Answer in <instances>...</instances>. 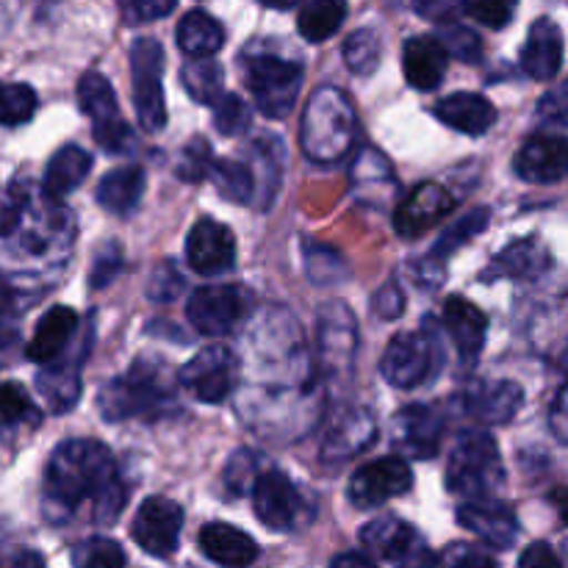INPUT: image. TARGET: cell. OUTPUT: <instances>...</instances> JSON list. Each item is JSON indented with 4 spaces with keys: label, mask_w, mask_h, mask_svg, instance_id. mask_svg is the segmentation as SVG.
Segmentation results:
<instances>
[{
    "label": "cell",
    "mask_w": 568,
    "mask_h": 568,
    "mask_svg": "<svg viewBox=\"0 0 568 568\" xmlns=\"http://www.w3.org/2000/svg\"><path fill=\"white\" fill-rule=\"evenodd\" d=\"M128 499L120 469L105 444L70 438L53 449L44 469L42 505L53 525H67L81 508H92V521L114 525Z\"/></svg>",
    "instance_id": "obj_1"
},
{
    "label": "cell",
    "mask_w": 568,
    "mask_h": 568,
    "mask_svg": "<svg viewBox=\"0 0 568 568\" xmlns=\"http://www.w3.org/2000/svg\"><path fill=\"white\" fill-rule=\"evenodd\" d=\"M358 136V114L347 94L333 83H322L308 94L300 122V148L314 164H336L353 150Z\"/></svg>",
    "instance_id": "obj_2"
},
{
    "label": "cell",
    "mask_w": 568,
    "mask_h": 568,
    "mask_svg": "<svg viewBox=\"0 0 568 568\" xmlns=\"http://www.w3.org/2000/svg\"><path fill=\"white\" fill-rule=\"evenodd\" d=\"M172 403H175V386L155 358L133 361L131 369L105 383L98 397V408L105 422H125L136 416L155 419L166 414Z\"/></svg>",
    "instance_id": "obj_3"
},
{
    "label": "cell",
    "mask_w": 568,
    "mask_h": 568,
    "mask_svg": "<svg viewBox=\"0 0 568 568\" xmlns=\"http://www.w3.org/2000/svg\"><path fill=\"white\" fill-rule=\"evenodd\" d=\"M242 75L244 87L253 94L255 109L270 120H286L297 105L305 67L297 59L255 44L242 55Z\"/></svg>",
    "instance_id": "obj_4"
},
{
    "label": "cell",
    "mask_w": 568,
    "mask_h": 568,
    "mask_svg": "<svg viewBox=\"0 0 568 568\" xmlns=\"http://www.w3.org/2000/svg\"><path fill=\"white\" fill-rule=\"evenodd\" d=\"M505 466L497 442L471 430L455 442L447 460V488L464 499H491L503 488Z\"/></svg>",
    "instance_id": "obj_5"
},
{
    "label": "cell",
    "mask_w": 568,
    "mask_h": 568,
    "mask_svg": "<svg viewBox=\"0 0 568 568\" xmlns=\"http://www.w3.org/2000/svg\"><path fill=\"white\" fill-rule=\"evenodd\" d=\"M131 78H133V109L139 125L150 133H159L166 125V100L161 78H164V48L159 39L139 37L131 44Z\"/></svg>",
    "instance_id": "obj_6"
},
{
    "label": "cell",
    "mask_w": 568,
    "mask_h": 568,
    "mask_svg": "<svg viewBox=\"0 0 568 568\" xmlns=\"http://www.w3.org/2000/svg\"><path fill=\"white\" fill-rule=\"evenodd\" d=\"M253 510L261 525L272 532H292L311 519V505L292 477L281 469H266L253 483Z\"/></svg>",
    "instance_id": "obj_7"
},
{
    "label": "cell",
    "mask_w": 568,
    "mask_h": 568,
    "mask_svg": "<svg viewBox=\"0 0 568 568\" xmlns=\"http://www.w3.org/2000/svg\"><path fill=\"white\" fill-rule=\"evenodd\" d=\"M436 358L438 338L425 322V331H403L388 342L381 358V375L394 388H416L436 372Z\"/></svg>",
    "instance_id": "obj_8"
},
{
    "label": "cell",
    "mask_w": 568,
    "mask_h": 568,
    "mask_svg": "<svg viewBox=\"0 0 568 568\" xmlns=\"http://www.w3.org/2000/svg\"><path fill=\"white\" fill-rule=\"evenodd\" d=\"M236 375H239V358L233 355L231 347H205L178 372V381L181 386L192 394L194 399L205 405H220L236 388Z\"/></svg>",
    "instance_id": "obj_9"
},
{
    "label": "cell",
    "mask_w": 568,
    "mask_h": 568,
    "mask_svg": "<svg viewBox=\"0 0 568 568\" xmlns=\"http://www.w3.org/2000/svg\"><path fill=\"white\" fill-rule=\"evenodd\" d=\"M358 353V322L344 303H327L320 311V372L342 381L353 372Z\"/></svg>",
    "instance_id": "obj_10"
},
{
    "label": "cell",
    "mask_w": 568,
    "mask_h": 568,
    "mask_svg": "<svg viewBox=\"0 0 568 568\" xmlns=\"http://www.w3.org/2000/svg\"><path fill=\"white\" fill-rule=\"evenodd\" d=\"M414 488V471L399 455H386V458L369 460L349 477L347 497L355 508L369 510L381 508L388 499L403 497Z\"/></svg>",
    "instance_id": "obj_11"
},
{
    "label": "cell",
    "mask_w": 568,
    "mask_h": 568,
    "mask_svg": "<svg viewBox=\"0 0 568 568\" xmlns=\"http://www.w3.org/2000/svg\"><path fill=\"white\" fill-rule=\"evenodd\" d=\"M183 530V508L166 497H148L131 521V536L150 558H170L178 552Z\"/></svg>",
    "instance_id": "obj_12"
},
{
    "label": "cell",
    "mask_w": 568,
    "mask_h": 568,
    "mask_svg": "<svg viewBox=\"0 0 568 568\" xmlns=\"http://www.w3.org/2000/svg\"><path fill=\"white\" fill-rule=\"evenodd\" d=\"M250 297L239 286H203L186 303V320L200 336H227L242 322Z\"/></svg>",
    "instance_id": "obj_13"
},
{
    "label": "cell",
    "mask_w": 568,
    "mask_h": 568,
    "mask_svg": "<svg viewBox=\"0 0 568 568\" xmlns=\"http://www.w3.org/2000/svg\"><path fill=\"white\" fill-rule=\"evenodd\" d=\"M186 261L197 275L214 277L236 264V239L216 220H197L186 239Z\"/></svg>",
    "instance_id": "obj_14"
},
{
    "label": "cell",
    "mask_w": 568,
    "mask_h": 568,
    "mask_svg": "<svg viewBox=\"0 0 568 568\" xmlns=\"http://www.w3.org/2000/svg\"><path fill=\"white\" fill-rule=\"evenodd\" d=\"M444 436V422L430 405H408L397 414L392 427V442L399 455L410 460H430L438 455Z\"/></svg>",
    "instance_id": "obj_15"
},
{
    "label": "cell",
    "mask_w": 568,
    "mask_h": 568,
    "mask_svg": "<svg viewBox=\"0 0 568 568\" xmlns=\"http://www.w3.org/2000/svg\"><path fill=\"white\" fill-rule=\"evenodd\" d=\"M458 525L494 549H510L519 541V519L514 510L494 499H469L458 508Z\"/></svg>",
    "instance_id": "obj_16"
},
{
    "label": "cell",
    "mask_w": 568,
    "mask_h": 568,
    "mask_svg": "<svg viewBox=\"0 0 568 568\" xmlns=\"http://www.w3.org/2000/svg\"><path fill=\"white\" fill-rule=\"evenodd\" d=\"M455 209V197L438 183L425 181L397 205L394 214V231L403 239H419L422 233L430 231L442 216Z\"/></svg>",
    "instance_id": "obj_17"
},
{
    "label": "cell",
    "mask_w": 568,
    "mask_h": 568,
    "mask_svg": "<svg viewBox=\"0 0 568 568\" xmlns=\"http://www.w3.org/2000/svg\"><path fill=\"white\" fill-rule=\"evenodd\" d=\"M377 436V422L369 410L364 408H347L333 419L327 427L325 442H322V460L325 464H344V460L355 458L364 453L366 447L375 444Z\"/></svg>",
    "instance_id": "obj_18"
},
{
    "label": "cell",
    "mask_w": 568,
    "mask_h": 568,
    "mask_svg": "<svg viewBox=\"0 0 568 568\" xmlns=\"http://www.w3.org/2000/svg\"><path fill=\"white\" fill-rule=\"evenodd\" d=\"M488 222H491V211L475 209V211H469L466 216H460L455 225H449L447 231L442 233V239L433 244L430 253H427L425 258L419 261V266H416V275L425 281V286H430V288L442 286L444 266H447L449 255L458 253V250L466 247V244H469L477 233L486 231Z\"/></svg>",
    "instance_id": "obj_19"
},
{
    "label": "cell",
    "mask_w": 568,
    "mask_h": 568,
    "mask_svg": "<svg viewBox=\"0 0 568 568\" xmlns=\"http://www.w3.org/2000/svg\"><path fill=\"white\" fill-rule=\"evenodd\" d=\"M514 170L527 183H558L566 175V136L538 133L527 139L514 159Z\"/></svg>",
    "instance_id": "obj_20"
},
{
    "label": "cell",
    "mask_w": 568,
    "mask_h": 568,
    "mask_svg": "<svg viewBox=\"0 0 568 568\" xmlns=\"http://www.w3.org/2000/svg\"><path fill=\"white\" fill-rule=\"evenodd\" d=\"M525 405V388L514 381H483L466 392L464 408L480 425H508Z\"/></svg>",
    "instance_id": "obj_21"
},
{
    "label": "cell",
    "mask_w": 568,
    "mask_h": 568,
    "mask_svg": "<svg viewBox=\"0 0 568 568\" xmlns=\"http://www.w3.org/2000/svg\"><path fill=\"white\" fill-rule=\"evenodd\" d=\"M549 266H552V255L538 239H516L503 253L494 255L480 281H532V277H541Z\"/></svg>",
    "instance_id": "obj_22"
},
{
    "label": "cell",
    "mask_w": 568,
    "mask_h": 568,
    "mask_svg": "<svg viewBox=\"0 0 568 568\" xmlns=\"http://www.w3.org/2000/svg\"><path fill=\"white\" fill-rule=\"evenodd\" d=\"M564 67V31L555 20L541 17L530 26L521 48V70L536 81H555Z\"/></svg>",
    "instance_id": "obj_23"
},
{
    "label": "cell",
    "mask_w": 568,
    "mask_h": 568,
    "mask_svg": "<svg viewBox=\"0 0 568 568\" xmlns=\"http://www.w3.org/2000/svg\"><path fill=\"white\" fill-rule=\"evenodd\" d=\"M449 55L438 37L433 33H422V37H410L403 48V72L408 87L416 92H433L442 87L444 75H447Z\"/></svg>",
    "instance_id": "obj_24"
},
{
    "label": "cell",
    "mask_w": 568,
    "mask_h": 568,
    "mask_svg": "<svg viewBox=\"0 0 568 568\" xmlns=\"http://www.w3.org/2000/svg\"><path fill=\"white\" fill-rule=\"evenodd\" d=\"M444 325L466 366H475L486 347L488 316L466 297H449L444 305Z\"/></svg>",
    "instance_id": "obj_25"
},
{
    "label": "cell",
    "mask_w": 568,
    "mask_h": 568,
    "mask_svg": "<svg viewBox=\"0 0 568 568\" xmlns=\"http://www.w3.org/2000/svg\"><path fill=\"white\" fill-rule=\"evenodd\" d=\"M200 549L209 560L225 568H247L258 560L261 549L253 538L239 527L225 525V521H211L197 536Z\"/></svg>",
    "instance_id": "obj_26"
},
{
    "label": "cell",
    "mask_w": 568,
    "mask_h": 568,
    "mask_svg": "<svg viewBox=\"0 0 568 568\" xmlns=\"http://www.w3.org/2000/svg\"><path fill=\"white\" fill-rule=\"evenodd\" d=\"M436 116L447 128L460 133H469V136H480V133L491 131V125L497 122V109L488 98L475 92H455L449 98L438 100L436 103Z\"/></svg>",
    "instance_id": "obj_27"
},
{
    "label": "cell",
    "mask_w": 568,
    "mask_h": 568,
    "mask_svg": "<svg viewBox=\"0 0 568 568\" xmlns=\"http://www.w3.org/2000/svg\"><path fill=\"white\" fill-rule=\"evenodd\" d=\"M78 327V314L67 305H53L42 320L37 322L33 338L26 347V358L33 364H50L67 353L72 333Z\"/></svg>",
    "instance_id": "obj_28"
},
{
    "label": "cell",
    "mask_w": 568,
    "mask_h": 568,
    "mask_svg": "<svg viewBox=\"0 0 568 568\" xmlns=\"http://www.w3.org/2000/svg\"><path fill=\"white\" fill-rule=\"evenodd\" d=\"M89 170H92V155L83 148H78V144H64V148L55 150L53 159L48 161V170H44L39 194H42L44 200H50V203H59V200H64L72 189H78L87 181Z\"/></svg>",
    "instance_id": "obj_29"
},
{
    "label": "cell",
    "mask_w": 568,
    "mask_h": 568,
    "mask_svg": "<svg viewBox=\"0 0 568 568\" xmlns=\"http://www.w3.org/2000/svg\"><path fill=\"white\" fill-rule=\"evenodd\" d=\"M416 541H419V532L399 516H381L361 527V544L369 558L388 560V564H397Z\"/></svg>",
    "instance_id": "obj_30"
},
{
    "label": "cell",
    "mask_w": 568,
    "mask_h": 568,
    "mask_svg": "<svg viewBox=\"0 0 568 568\" xmlns=\"http://www.w3.org/2000/svg\"><path fill=\"white\" fill-rule=\"evenodd\" d=\"M81 361L83 355H75L67 364H61V358H55L50 364H44V369L39 372L37 388L53 414H64L81 397Z\"/></svg>",
    "instance_id": "obj_31"
},
{
    "label": "cell",
    "mask_w": 568,
    "mask_h": 568,
    "mask_svg": "<svg viewBox=\"0 0 568 568\" xmlns=\"http://www.w3.org/2000/svg\"><path fill=\"white\" fill-rule=\"evenodd\" d=\"M144 186H148V178H144L142 166H116L98 183V205L109 214L128 216L142 200Z\"/></svg>",
    "instance_id": "obj_32"
},
{
    "label": "cell",
    "mask_w": 568,
    "mask_h": 568,
    "mask_svg": "<svg viewBox=\"0 0 568 568\" xmlns=\"http://www.w3.org/2000/svg\"><path fill=\"white\" fill-rule=\"evenodd\" d=\"M78 105H81L83 114L92 120V133L125 122L120 116L114 87H111L109 78L100 75V72H83L81 81H78Z\"/></svg>",
    "instance_id": "obj_33"
},
{
    "label": "cell",
    "mask_w": 568,
    "mask_h": 568,
    "mask_svg": "<svg viewBox=\"0 0 568 568\" xmlns=\"http://www.w3.org/2000/svg\"><path fill=\"white\" fill-rule=\"evenodd\" d=\"M225 44V28L205 11H189L181 22H178V48L192 59H209V55L220 53Z\"/></svg>",
    "instance_id": "obj_34"
},
{
    "label": "cell",
    "mask_w": 568,
    "mask_h": 568,
    "mask_svg": "<svg viewBox=\"0 0 568 568\" xmlns=\"http://www.w3.org/2000/svg\"><path fill=\"white\" fill-rule=\"evenodd\" d=\"M347 17V0H308L297 17L300 37L320 44L338 33Z\"/></svg>",
    "instance_id": "obj_35"
},
{
    "label": "cell",
    "mask_w": 568,
    "mask_h": 568,
    "mask_svg": "<svg viewBox=\"0 0 568 568\" xmlns=\"http://www.w3.org/2000/svg\"><path fill=\"white\" fill-rule=\"evenodd\" d=\"M37 403L28 397L20 383H0V436H17L22 430H31L39 425Z\"/></svg>",
    "instance_id": "obj_36"
},
{
    "label": "cell",
    "mask_w": 568,
    "mask_h": 568,
    "mask_svg": "<svg viewBox=\"0 0 568 568\" xmlns=\"http://www.w3.org/2000/svg\"><path fill=\"white\" fill-rule=\"evenodd\" d=\"M181 83L189 92V98L197 100L200 105H214L222 98V83H225V70L214 55L209 59H194L186 61L181 70Z\"/></svg>",
    "instance_id": "obj_37"
},
{
    "label": "cell",
    "mask_w": 568,
    "mask_h": 568,
    "mask_svg": "<svg viewBox=\"0 0 568 568\" xmlns=\"http://www.w3.org/2000/svg\"><path fill=\"white\" fill-rule=\"evenodd\" d=\"M209 175L225 200H231V203H242V205L253 203L255 178L247 164L233 159H214L209 166Z\"/></svg>",
    "instance_id": "obj_38"
},
{
    "label": "cell",
    "mask_w": 568,
    "mask_h": 568,
    "mask_svg": "<svg viewBox=\"0 0 568 568\" xmlns=\"http://www.w3.org/2000/svg\"><path fill=\"white\" fill-rule=\"evenodd\" d=\"M281 150L283 144H277L275 139H255L250 144V155H253V166L250 170H258V183H255V192H258L261 205L270 209L272 197H275L277 186H281Z\"/></svg>",
    "instance_id": "obj_39"
},
{
    "label": "cell",
    "mask_w": 568,
    "mask_h": 568,
    "mask_svg": "<svg viewBox=\"0 0 568 568\" xmlns=\"http://www.w3.org/2000/svg\"><path fill=\"white\" fill-rule=\"evenodd\" d=\"M303 253H305V272H308L314 286H336V283H342L344 277L349 275L344 255L338 253V250L327 247V244L314 242V239H305Z\"/></svg>",
    "instance_id": "obj_40"
},
{
    "label": "cell",
    "mask_w": 568,
    "mask_h": 568,
    "mask_svg": "<svg viewBox=\"0 0 568 568\" xmlns=\"http://www.w3.org/2000/svg\"><path fill=\"white\" fill-rule=\"evenodd\" d=\"M342 53L349 72H355V75H372L381 67L383 42L377 37V31H372V28H358V31H353L347 37Z\"/></svg>",
    "instance_id": "obj_41"
},
{
    "label": "cell",
    "mask_w": 568,
    "mask_h": 568,
    "mask_svg": "<svg viewBox=\"0 0 568 568\" xmlns=\"http://www.w3.org/2000/svg\"><path fill=\"white\" fill-rule=\"evenodd\" d=\"M72 568H125V549L114 538H87L72 549Z\"/></svg>",
    "instance_id": "obj_42"
},
{
    "label": "cell",
    "mask_w": 568,
    "mask_h": 568,
    "mask_svg": "<svg viewBox=\"0 0 568 568\" xmlns=\"http://www.w3.org/2000/svg\"><path fill=\"white\" fill-rule=\"evenodd\" d=\"M37 114V92L28 83L0 81V125H26Z\"/></svg>",
    "instance_id": "obj_43"
},
{
    "label": "cell",
    "mask_w": 568,
    "mask_h": 568,
    "mask_svg": "<svg viewBox=\"0 0 568 568\" xmlns=\"http://www.w3.org/2000/svg\"><path fill=\"white\" fill-rule=\"evenodd\" d=\"M377 183L394 189V170L386 155L375 148H364L353 164V186L358 194H366Z\"/></svg>",
    "instance_id": "obj_44"
},
{
    "label": "cell",
    "mask_w": 568,
    "mask_h": 568,
    "mask_svg": "<svg viewBox=\"0 0 568 568\" xmlns=\"http://www.w3.org/2000/svg\"><path fill=\"white\" fill-rule=\"evenodd\" d=\"M253 122V111L239 94H222L214 103V128L222 136H239Z\"/></svg>",
    "instance_id": "obj_45"
},
{
    "label": "cell",
    "mask_w": 568,
    "mask_h": 568,
    "mask_svg": "<svg viewBox=\"0 0 568 568\" xmlns=\"http://www.w3.org/2000/svg\"><path fill=\"white\" fill-rule=\"evenodd\" d=\"M258 475L261 471H258V458H255V453H250V449H239V453H233L231 460H227L222 480H225V488L231 497H242V494H247L250 488H253L255 477Z\"/></svg>",
    "instance_id": "obj_46"
},
{
    "label": "cell",
    "mask_w": 568,
    "mask_h": 568,
    "mask_svg": "<svg viewBox=\"0 0 568 568\" xmlns=\"http://www.w3.org/2000/svg\"><path fill=\"white\" fill-rule=\"evenodd\" d=\"M460 9L471 20L480 22V26L499 31V28H505L514 20L516 9H519V0H460Z\"/></svg>",
    "instance_id": "obj_47"
},
{
    "label": "cell",
    "mask_w": 568,
    "mask_h": 568,
    "mask_svg": "<svg viewBox=\"0 0 568 568\" xmlns=\"http://www.w3.org/2000/svg\"><path fill=\"white\" fill-rule=\"evenodd\" d=\"M438 42L444 44L447 55H455V59L464 61V64H475L483 55V42L471 28L447 26L442 31V37H438Z\"/></svg>",
    "instance_id": "obj_48"
},
{
    "label": "cell",
    "mask_w": 568,
    "mask_h": 568,
    "mask_svg": "<svg viewBox=\"0 0 568 568\" xmlns=\"http://www.w3.org/2000/svg\"><path fill=\"white\" fill-rule=\"evenodd\" d=\"M211 148H209V142H205V139H192V142L186 144V148H183V153H181V161H178V178H181V181H186V183H197V181H203L205 175H209V166H211Z\"/></svg>",
    "instance_id": "obj_49"
},
{
    "label": "cell",
    "mask_w": 568,
    "mask_h": 568,
    "mask_svg": "<svg viewBox=\"0 0 568 568\" xmlns=\"http://www.w3.org/2000/svg\"><path fill=\"white\" fill-rule=\"evenodd\" d=\"M181 288H183V275L178 272V266L172 264V261H164V264L155 266L153 275H150L148 297L153 300V303H172V300L181 294Z\"/></svg>",
    "instance_id": "obj_50"
},
{
    "label": "cell",
    "mask_w": 568,
    "mask_h": 568,
    "mask_svg": "<svg viewBox=\"0 0 568 568\" xmlns=\"http://www.w3.org/2000/svg\"><path fill=\"white\" fill-rule=\"evenodd\" d=\"M122 250L120 244L109 242L103 250H98V255H94V264H92V272H89V283H92V288H105L111 281H114L116 275L122 272Z\"/></svg>",
    "instance_id": "obj_51"
},
{
    "label": "cell",
    "mask_w": 568,
    "mask_h": 568,
    "mask_svg": "<svg viewBox=\"0 0 568 568\" xmlns=\"http://www.w3.org/2000/svg\"><path fill=\"white\" fill-rule=\"evenodd\" d=\"M438 564L442 568H499L494 555L480 547H471V544H455L444 552V558H438Z\"/></svg>",
    "instance_id": "obj_52"
},
{
    "label": "cell",
    "mask_w": 568,
    "mask_h": 568,
    "mask_svg": "<svg viewBox=\"0 0 568 568\" xmlns=\"http://www.w3.org/2000/svg\"><path fill=\"white\" fill-rule=\"evenodd\" d=\"M116 3H120L122 20L136 26V22H150L166 17L175 9L178 0H116Z\"/></svg>",
    "instance_id": "obj_53"
},
{
    "label": "cell",
    "mask_w": 568,
    "mask_h": 568,
    "mask_svg": "<svg viewBox=\"0 0 568 568\" xmlns=\"http://www.w3.org/2000/svg\"><path fill=\"white\" fill-rule=\"evenodd\" d=\"M372 308H375V314L381 316V320H399L405 311V294L403 288H399V283L388 281L386 286L377 288L375 300H372Z\"/></svg>",
    "instance_id": "obj_54"
},
{
    "label": "cell",
    "mask_w": 568,
    "mask_h": 568,
    "mask_svg": "<svg viewBox=\"0 0 568 568\" xmlns=\"http://www.w3.org/2000/svg\"><path fill=\"white\" fill-rule=\"evenodd\" d=\"M519 568H564V564L547 541H536L521 552Z\"/></svg>",
    "instance_id": "obj_55"
},
{
    "label": "cell",
    "mask_w": 568,
    "mask_h": 568,
    "mask_svg": "<svg viewBox=\"0 0 568 568\" xmlns=\"http://www.w3.org/2000/svg\"><path fill=\"white\" fill-rule=\"evenodd\" d=\"M416 14H422L425 20L447 22L455 11L460 9V0H410Z\"/></svg>",
    "instance_id": "obj_56"
},
{
    "label": "cell",
    "mask_w": 568,
    "mask_h": 568,
    "mask_svg": "<svg viewBox=\"0 0 568 568\" xmlns=\"http://www.w3.org/2000/svg\"><path fill=\"white\" fill-rule=\"evenodd\" d=\"M394 566L397 568H438V555L433 552V549L427 547L425 538L419 536V541H416L414 547H410L408 552H405Z\"/></svg>",
    "instance_id": "obj_57"
},
{
    "label": "cell",
    "mask_w": 568,
    "mask_h": 568,
    "mask_svg": "<svg viewBox=\"0 0 568 568\" xmlns=\"http://www.w3.org/2000/svg\"><path fill=\"white\" fill-rule=\"evenodd\" d=\"M538 114H547V120H555L558 125H564L566 122V89H555L552 94H547V98L541 100V109H538Z\"/></svg>",
    "instance_id": "obj_58"
},
{
    "label": "cell",
    "mask_w": 568,
    "mask_h": 568,
    "mask_svg": "<svg viewBox=\"0 0 568 568\" xmlns=\"http://www.w3.org/2000/svg\"><path fill=\"white\" fill-rule=\"evenodd\" d=\"M552 430L558 442H566V386L558 388L552 403Z\"/></svg>",
    "instance_id": "obj_59"
},
{
    "label": "cell",
    "mask_w": 568,
    "mask_h": 568,
    "mask_svg": "<svg viewBox=\"0 0 568 568\" xmlns=\"http://www.w3.org/2000/svg\"><path fill=\"white\" fill-rule=\"evenodd\" d=\"M331 568H377V564L366 552H342L331 560Z\"/></svg>",
    "instance_id": "obj_60"
},
{
    "label": "cell",
    "mask_w": 568,
    "mask_h": 568,
    "mask_svg": "<svg viewBox=\"0 0 568 568\" xmlns=\"http://www.w3.org/2000/svg\"><path fill=\"white\" fill-rule=\"evenodd\" d=\"M14 568H44V560L39 552H20L14 558Z\"/></svg>",
    "instance_id": "obj_61"
},
{
    "label": "cell",
    "mask_w": 568,
    "mask_h": 568,
    "mask_svg": "<svg viewBox=\"0 0 568 568\" xmlns=\"http://www.w3.org/2000/svg\"><path fill=\"white\" fill-rule=\"evenodd\" d=\"M258 3L266 6V9L286 11V9H294V6H300V3H303V0H258Z\"/></svg>",
    "instance_id": "obj_62"
}]
</instances>
